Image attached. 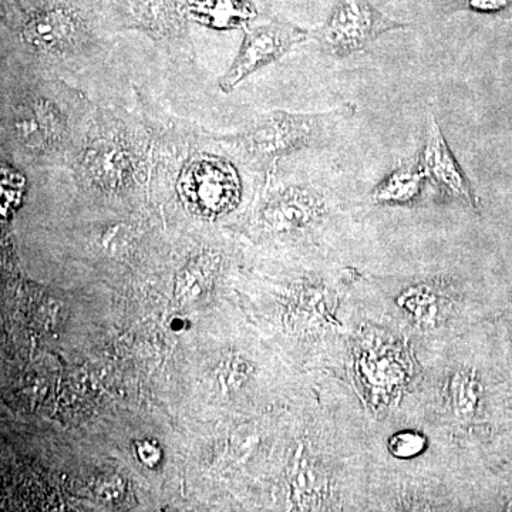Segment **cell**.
<instances>
[{
    "label": "cell",
    "instance_id": "1",
    "mask_svg": "<svg viewBox=\"0 0 512 512\" xmlns=\"http://www.w3.org/2000/svg\"><path fill=\"white\" fill-rule=\"evenodd\" d=\"M137 109L153 136L151 183L168 188L178 207L201 221H218L237 210L248 168L224 134L210 133L164 111L138 90Z\"/></svg>",
    "mask_w": 512,
    "mask_h": 512
},
{
    "label": "cell",
    "instance_id": "2",
    "mask_svg": "<svg viewBox=\"0 0 512 512\" xmlns=\"http://www.w3.org/2000/svg\"><path fill=\"white\" fill-rule=\"evenodd\" d=\"M2 158L70 168L97 104L56 74L2 62Z\"/></svg>",
    "mask_w": 512,
    "mask_h": 512
},
{
    "label": "cell",
    "instance_id": "3",
    "mask_svg": "<svg viewBox=\"0 0 512 512\" xmlns=\"http://www.w3.org/2000/svg\"><path fill=\"white\" fill-rule=\"evenodd\" d=\"M117 33L110 0H2V62L66 79L106 60Z\"/></svg>",
    "mask_w": 512,
    "mask_h": 512
},
{
    "label": "cell",
    "instance_id": "4",
    "mask_svg": "<svg viewBox=\"0 0 512 512\" xmlns=\"http://www.w3.org/2000/svg\"><path fill=\"white\" fill-rule=\"evenodd\" d=\"M151 151L153 136L140 110L97 106L69 170L84 192L126 201L150 181Z\"/></svg>",
    "mask_w": 512,
    "mask_h": 512
},
{
    "label": "cell",
    "instance_id": "5",
    "mask_svg": "<svg viewBox=\"0 0 512 512\" xmlns=\"http://www.w3.org/2000/svg\"><path fill=\"white\" fill-rule=\"evenodd\" d=\"M353 114V104L325 113L269 111L245 130L224 134V137L252 171L268 178L281 161L299 151L319 146L333 127Z\"/></svg>",
    "mask_w": 512,
    "mask_h": 512
},
{
    "label": "cell",
    "instance_id": "6",
    "mask_svg": "<svg viewBox=\"0 0 512 512\" xmlns=\"http://www.w3.org/2000/svg\"><path fill=\"white\" fill-rule=\"evenodd\" d=\"M404 28L409 25L390 19L370 0H335L312 39L323 55L346 59L367 52L380 36Z\"/></svg>",
    "mask_w": 512,
    "mask_h": 512
},
{
    "label": "cell",
    "instance_id": "7",
    "mask_svg": "<svg viewBox=\"0 0 512 512\" xmlns=\"http://www.w3.org/2000/svg\"><path fill=\"white\" fill-rule=\"evenodd\" d=\"M120 32L150 37L168 56L194 62L190 23L183 0H110Z\"/></svg>",
    "mask_w": 512,
    "mask_h": 512
},
{
    "label": "cell",
    "instance_id": "8",
    "mask_svg": "<svg viewBox=\"0 0 512 512\" xmlns=\"http://www.w3.org/2000/svg\"><path fill=\"white\" fill-rule=\"evenodd\" d=\"M242 32L244 37L237 56L218 82L224 93L234 92L249 76L278 62L309 39L308 30L275 16H258Z\"/></svg>",
    "mask_w": 512,
    "mask_h": 512
},
{
    "label": "cell",
    "instance_id": "9",
    "mask_svg": "<svg viewBox=\"0 0 512 512\" xmlns=\"http://www.w3.org/2000/svg\"><path fill=\"white\" fill-rule=\"evenodd\" d=\"M323 208L318 191L308 185L286 184L266 195L256 222L266 234H291L318 222Z\"/></svg>",
    "mask_w": 512,
    "mask_h": 512
},
{
    "label": "cell",
    "instance_id": "10",
    "mask_svg": "<svg viewBox=\"0 0 512 512\" xmlns=\"http://www.w3.org/2000/svg\"><path fill=\"white\" fill-rule=\"evenodd\" d=\"M419 164L426 177L431 178L441 190L448 192L451 197L476 205V197L471 190L470 181L448 148L446 138L441 133L439 123L434 119L433 114L427 117L424 146Z\"/></svg>",
    "mask_w": 512,
    "mask_h": 512
},
{
    "label": "cell",
    "instance_id": "11",
    "mask_svg": "<svg viewBox=\"0 0 512 512\" xmlns=\"http://www.w3.org/2000/svg\"><path fill=\"white\" fill-rule=\"evenodd\" d=\"M183 6L191 22L220 32L244 30L258 18L251 0H183Z\"/></svg>",
    "mask_w": 512,
    "mask_h": 512
},
{
    "label": "cell",
    "instance_id": "12",
    "mask_svg": "<svg viewBox=\"0 0 512 512\" xmlns=\"http://www.w3.org/2000/svg\"><path fill=\"white\" fill-rule=\"evenodd\" d=\"M426 174L420 164L416 167L403 165L394 170L373 192V198L380 204H407L420 194Z\"/></svg>",
    "mask_w": 512,
    "mask_h": 512
},
{
    "label": "cell",
    "instance_id": "13",
    "mask_svg": "<svg viewBox=\"0 0 512 512\" xmlns=\"http://www.w3.org/2000/svg\"><path fill=\"white\" fill-rule=\"evenodd\" d=\"M426 446V440L420 434L406 431V433L397 434L390 441V450L396 457L409 458L417 456Z\"/></svg>",
    "mask_w": 512,
    "mask_h": 512
},
{
    "label": "cell",
    "instance_id": "14",
    "mask_svg": "<svg viewBox=\"0 0 512 512\" xmlns=\"http://www.w3.org/2000/svg\"><path fill=\"white\" fill-rule=\"evenodd\" d=\"M512 0H456V10H471L477 13L497 12L511 5Z\"/></svg>",
    "mask_w": 512,
    "mask_h": 512
},
{
    "label": "cell",
    "instance_id": "15",
    "mask_svg": "<svg viewBox=\"0 0 512 512\" xmlns=\"http://www.w3.org/2000/svg\"><path fill=\"white\" fill-rule=\"evenodd\" d=\"M476 393V383H473V380L466 379V376L458 380L456 397L458 406H460L463 412H467V410H471L476 406Z\"/></svg>",
    "mask_w": 512,
    "mask_h": 512
},
{
    "label": "cell",
    "instance_id": "16",
    "mask_svg": "<svg viewBox=\"0 0 512 512\" xmlns=\"http://www.w3.org/2000/svg\"><path fill=\"white\" fill-rule=\"evenodd\" d=\"M138 456H140L141 460L148 464V466H154V464L158 463V460H160V451H158V448L154 446V444L144 443L138 447Z\"/></svg>",
    "mask_w": 512,
    "mask_h": 512
}]
</instances>
